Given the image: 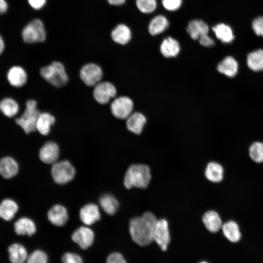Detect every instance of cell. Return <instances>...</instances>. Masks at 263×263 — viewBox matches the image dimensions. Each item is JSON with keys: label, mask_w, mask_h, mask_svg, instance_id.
Segmentation results:
<instances>
[{"label": "cell", "mask_w": 263, "mask_h": 263, "mask_svg": "<svg viewBox=\"0 0 263 263\" xmlns=\"http://www.w3.org/2000/svg\"><path fill=\"white\" fill-rule=\"evenodd\" d=\"M48 256L41 250H36L32 252L27 257L26 263H47Z\"/></svg>", "instance_id": "cell-36"}, {"label": "cell", "mask_w": 263, "mask_h": 263, "mask_svg": "<svg viewBox=\"0 0 263 263\" xmlns=\"http://www.w3.org/2000/svg\"><path fill=\"white\" fill-rule=\"evenodd\" d=\"M19 110L17 102L10 97H6L0 101V111L8 117L15 116Z\"/></svg>", "instance_id": "cell-33"}, {"label": "cell", "mask_w": 263, "mask_h": 263, "mask_svg": "<svg viewBox=\"0 0 263 263\" xmlns=\"http://www.w3.org/2000/svg\"><path fill=\"white\" fill-rule=\"evenodd\" d=\"M106 263H127V262L121 254L113 252L108 256Z\"/></svg>", "instance_id": "cell-40"}, {"label": "cell", "mask_w": 263, "mask_h": 263, "mask_svg": "<svg viewBox=\"0 0 263 263\" xmlns=\"http://www.w3.org/2000/svg\"><path fill=\"white\" fill-rule=\"evenodd\" d=\"M40 73L44 79L56 87H63L68 81L65 68L60 62L54 61L43 67L40 69Z\"/></svg>", "instance_id": "cell-3"}, {"label": "cell", "mask_w": 263, "mask_h": 263, "mask_svg": "<svg viewBox=\"0 0 263 263\" xmlns=\"http://www.w3.org/2000/svg\"><path fill=\"white\" fill-rule=\"evenodd\" d=\"M157 220L150 212H145L141 216L132 219L129 224V231L133 242L140 246L150 244L153 241Z\"/></svg>", "instance_id": "cell-1"}, {"label": "cell", "mask_w": 263, "mask_h": 263, "mask_svg": "<svg viewBox=\"0 0 263 263\" xmlns=\"http://www.w3.org/2000/svg\"><path fill=\"white\" fill-rule=\"evenodd\" d=\"M132 101L127 96H120L114 99L111 104V111L113 115L119 119H127L133 110Z\"/></svg>", "instance_id": "cell-8"}, {"label": "cell", "mask_w": 263, "mask_h": 263, "mask_svg": "<svg viewBox=\"0 0 263 263\" xmlns=\"http://www.w3.org/2000/svg\"><path fill=\"white\" fill-rule=\"evenodd\" d=\"M5 49V42L2 36L0 34V55Z\"/></svg>", "instance_id": "cell-45"}, {"label": "cell", "mask_w": 263, "mask_h": 263, "mask_svg": "<svg viewBox=\"0 0 263 263\" xmlns=\"http://www.w3.org/2000/svg\"><path fill=\"white\" fill-rule=\"evenodd\" d=\"M249 154L254 162H263V142H256L252 144L249 149Z\"/></svg>", "instance_id": "cell-34"}, {"label": "cell", "mask_w": 263, "mask_h": 263, "mask_svg": "<svg viewBox=\"0 0 263 263\" xmlns=\"http://www.w3.org/2000/svg\"><path fill=\"white\" fill-rule=\"evenodd\" d=\"M19 209L17 203L11 199H5L0 203V217L7 221L15 216Z\"/></svg>", "instance_id": "cell-21"}, {"label": "cell", "mask_w": 263, "mask_h": 263, "mask_svg": "<svg viewBox=\"0 0 263 263\" xmlns=\"http://www.w3.org/2000/svg\"><path fill=\"white\" fill-rule=\"evenodd\" d=\"M8 7L6 0H0V15L5 14L8 10Z\"/></svg>", "instance_id": "cell-43"}, {"label": "cell", "mask_w": 263, "mask_h": 263, "mask_svg": "<svg viewBox=\"0 0 263 263\" xmlns=\"http://www.w3.org/2000/svg\"><path fill=\"white\" fill-rule=\"evenodd\" d=\"M187 31L192 39H199L202 36L207 35L209 28L207 24L200 19L190 21L187 27Z\"/></svg>", "instance_id": "cell-17"}, {"label": "cell", "mask_w": 263, "mask_h": 263, "mask_svg": "<svg viewBox=\"0 0 263 263\" xmlns=\"http://www.w3.org/2000/svg\"><path fill=\"white\" fill-rule=\"evenodd\" d=\"M113 40L120 44H127L131 38V31L126 25L122 24L118 25L111 34Z\"/></svg>", "instance_id": "cell-27"}, {"label": "cell", "mask_w": 263, "mask_h": 263, "mask_svg": "<svg viewBox=\"0 0 263 263\" xmlns=\"http://www.w3.org/2000/svg\"><path fill=\"white\" fill-rule=\"evenodd\" d=\"M136 4L141 12L146 14L152 12L157 5L156 0H136Z\"/></svg>", "instance_id": "cell-35"}, {"label": "cell", "mask_w": 263, "mask_h": 263, "mask_svg": "<svg viewBox=\"0 0 263 263\" xmlns=\"http://www.w3.org/2000/svg\"><path fill=\"white\" fill-rule=\"evenodd\" d=\"M252 27L257 35L263 37V17H259L254 19Z\"/></svg>", "instance_id": "cell-39"}, {"label": "cell", "mask_w": 263, "mask_h": 263, "mask_svg": "<svg viewBox=\"0 0 263 263\" xmlns=\"http://www.w3.org/2000/svg\"><path fill=\"white\" fill-rule=\"evenodd\" d=\"M79 75L81 79L86 85L94 87L102 79L103 72L98 65L89 63L81 68Z\"/></svg>", "instance_id": "cell-7"}, {"label": "cell", "mask_w": 263, "mask_h": 263, "mask_svg": "<svg viewBox=\"0 0 263 263\" xmlns=\"http://www.w3.org/2000/svg\"><path fill=\"white\" fill-rule=\"evenodd\" d=\"M16 233L19 235L31 236L36 231L35 223L27 217H22L18 219L14 224Z\"/></svg>", "instance_id": "cell-19"}, {"label": "cell", "mask_w": 263, "mask_h": 263, "mask_svg": "<svg viewBox=\"0 0 263 263\" xmlns=\"http://www.w3.org/2000/svg\"><path fill=\"white\" fill-rule=\"evenodd\" d=\"M19 166L12 157L7 156L0 160V174L5 179L15 176L18 172Z\"/></svg>", "instance_id": "cell-16"}, {"label": "cell", "mask_w": 263, "mask_h": 263, "mask_svg": "<svg viewBox=\"0 0 263 263\" xmlns=\"http://www.w3.org/2000/svg\"><path fill=\"white\" fill-rule=\"evenodd\" d=\"M108 2L112 5H119L123 4L125 0H107Z\"/></svg>", "instance_id": "cell-44"}, {"label": "cell", "mask_w": 263, "mask_h": 263, "mask_svg": "<svg viewBox=\"0 0 263 263\" xmlns=\"http://www.w3.org/2000/svg\"><path fill=\"white\" fill-rule=\"evenodd\" d=\"M25 105L22 114L17 118L15 122L26 133H29L36 130V123L40 112L37 108V102L35 100H27Z\"/></svg>", "instance_id": "cell-4"}, {"label": "cell", "mask_w": 263, "mask_h": 263, "mask_svg": "<svg viewBox=\"0 0 263 263\" xmlns=\"http://www.w3.org/2000/svg\"><path fill=\"white\" fill-rule=\"evenodd\" d=\"M180 50V47L178 42L171 37L165 38L160 45V51L166 57L176 56Z\"/></svg>", "instance_id": "cell-25"}, {"label": "cell", "mask_w": 263, "mask_h": 263, "mask_svg": "<svg viewBox=\"0 0 263 263\" xmlns=\"http://www.w3.org/2000/svg\"><path fill=\"white\" fill-rule=\"evenodd\" d=\"M116 94L114 86L108 81H100L94 86L93 96L101 104H106Z\"/></svg>", "instance_id": "cell-9"}, {"label": "cell", "mask_w": 263, "mask_h": 263, "mask_svg": "<svg viewBox=\"0 0 263 263\" xmlns=\"http://www.w3.org/2000/svg\"><path fill=\"white\" fill-rule=\"evenodd\" d=\"M21 37L23 41L27 43L44 41L46 32L42 21L38 19L30 21L22 29Z\"/></svg>", "instance_id": "cell-5"}, {"label": "cell", "mask_w": 263, "mask_h": 263, "mask_svg": "<svg viewBox=\"0 0 263 263\" xmlns=\"http://www.w3.org/2000/svg\"><path fill=\"white\" fill-rule=\"evenodd\" d=\"M75 172L74 167L67 160L56 162L51 169L52 176L58 184H65L73 180Z\"/></svg>", "instance_id": "cell-6"}, {"label": "cell", "mask_w": 263, "mask_h": 263, "mask_svg": "<svg viewBox=\"0 0 263 263\" xmlns=\"http://www.w3.org/2000/svg\"><path fill=\"white\" fill-rule=\"evenodd\" d=\"M153 241L162 251H166L170 242L168 223L165 219L157 220L153 233Z\"/></svg>", "instance_id": "cell-10"}, {"label": "cell", "mask_w": 263, "mask_h": 263, "mask_svg": "<svg viewBox=\"0 0 263 263\" xmlns=\"http://www.w3.org/2000/svg\"><path fill=\"white\" fill-rule=\"evenodd\" d=\"M99 201L102 209L109 215H113L118 208V201L111 194H106L102 195Z\"/></svg>", "instance_id": "cell-31"}, {"label": "cell", "mask_w": 263, "mask_h": 263, "mask_svg": "<svg viewBox=\"0 0 263 263\" xmlns=\"http://www.w3.org/2000/svg\"><path fill=\"white\" fill-rule=\"evenodd\" d=\"M221 228L224 236L230 242L237 243L240 240L241 233L236 222L229 221L224 224Z\"/></svg>", "instance_id": "cell-24"}, {"label": "cell", "mask_w": 263, "mask_h": 263, "mask_svg": "<svg viewBox=\"0 0 263 263\" xmlns=\"http://www.w3.org/2000/svg\"><path fill=\"white\" fill-rule=\"evenodd\" d=\"M79 217L82 222L87 225L95 223L100 218L98 206L92 203L85 205L80 210Z\"/></svg>", "instance_id": "cell-13"}, {"label": "cell", "mask_w": 263, "mask_h": 263, "mask_svg": "<svg viewBox=\"0 0 263 263\" xmlns=\"http://www.w3.org/2000/svg\"><path fill=\"white\" fill-rule=\"evenodd\" d=\"M9 259L11 263H24L28 256L25 247L21 244L15 243L8 249Z\"/></svg>", "instance_id": "cell-23"}, {"label": "cell", "mask_w": 263, "mask_h": 263, "mask_svg": "<svg viewBox=\"0 0 263 263\" xmlns=\"http://www.w3.org/2000/svg\"><path fill=\"white\" fill-rule=\"evenodd\" d=\"M169 21L165 16L157 15L150 22L149 33L152 36L158 35L164 32L169 27Z\"/></svg>", "instance_id": "cell-30"}, {"label": "cell", "mask_w": 263, "mask_h": 263, "mask_svg": "<svg viewBox=\"0 0 263 263\" xmlns=\"http://www.w3.org/2000/svg\"><path fill=\"white\" fill-rule=\"evenodd\" d=\"M72 239L82 249H85L92 245L94 240V233L87 226H81L74 232Z\"/></svg>", "instance_id": "cell-11"}, {"label": "cell", "mask_w": 263, "mask_h": 263, "mask_svg": "<svg viewBox=\"0 0 263 263\" xmlns=\"http://www.w3.org/2000/svg\"><path fill=\"white\" fill-rule=\"evenodd\" d=\"M212 30L217 38L223 43H231L234 39L232 29L226 24H218L213 27Z\"/></svg>", "instance_id": "cell-29"}, {"label": "cell", "mask_w": 263, "mask_h": 263, "mask_svg": "<svg viewBox=\"0 0 263 263\" xmlns=\"http://www.w3.org/2000/svg\"><path fill=\"white\" fill-rule=\"evenodd\" d=\"M247 64L248 67L254 71L263 70V50L258 49L249 53Z\"/></svg>", "instance_id": "cell-32"}, {"label": "cell", "mask_w": 263, "mask_h": 263, "mask_svg": "<svg viewBox=\"0 0 263 263\" xmlns=\"http://www.w3.org/2000/svg\"><path fill=\"white\" fill-rule=\"evenodd\" d=\"M146 121V118L143 114L135 112L127 118L126 126L130 132L138 134L141 132Z\"/></svg>", "instance_id": "cell-20"}, {"label": "cell", "mask_w": 263, "mask_h": 263, "mask_svg": "<svg viewBox=\"0 0 263 263\" xmlns=\"http://www.w3.org/2000/svg\"><path fill=\"white\" fill-rule=\"evenodd\" d=\"M63 263H83L81 257L78 254L67 252L62 257Z\"/></svg>", "instance_id": "cell-37"}, {"label": "cell", "mask_w": 263, "mask_h": 263, "mask_svg": "<svg viewBox=\"0 0 263 263\" xmlns=\"http://www.w3.org/2000/svg\"><path fill=\"white\" fill-rule=\"evenodd\" d=\"M200 43L205 47H211L214 45V40L207 35L201 36L199 38Z\"/></svg>", "instance_id": "cell-41"}, {"label": "cell", "mask_w": 263, "mask_h": 263, "mask_svg": "<svg viewBox=\"0 0 263 263\" xmlns=\"http://www.w3.org/2000/svg\"><path fill=\"white\" fill-rule=\"evenodd\" d=\"M59 153V150L57 144L53 141H48L40 148L39 157L43 163L54 164L56 162Z\"/></svg>", "instance_id": "cell-12"}, {"label": "cell", "mask_w": 263, "mask_h": 263, "mask_svg": "<svg viewBox=\"0 0 263 263\" xmlns=\"http://www.w3.org/2000/svg\"><path fill=\"white\" fill-rule=\"evenodd\" d=\"M205 176L208 180L212 182H220L224 177L223 168L218 163L210 162L206 167Z\"/></svg>", "instance_id": "cell-28"}, {"label": "cell", "mask_w": 263, "mask_h": 263, "mask_svg": "<svg viewBox=\"0 0 263 263\" xmlns=\"http://www.w3.org/2000/svg\"><path fill=\"white\" fill-rule=\"evenodd\" d=\"M55 122L54 116L49 113H40L36 123V130L43 135H47Z\"/></svg>", "instance_id": "cell-26"}, {"label": "cell", "mask_w": 263, "mask_h": 263, "mask_svg": "<svg viewBox=\"0 0 263 263\" xmlns=\"http://www.w3.org/2000/svg\"><path fill=\"white\" fill-rule=\"evenodd\" d=\"M47 217L51 223L57 226L64 225L68 219L67 209L60 205L53 206L48 211Z\"/></svg>", "instance_id": "cell-14"}, {"label": "cell", "mask_w": 263, "mask_h": 263, "mask_svg": "<svg viewBox=\"0 0 263 263\" xmlns=\"http://www.w3.org/2000/svg\"><path fill=\"white\" fill-rule=\"evenodd\" d=\"M199 263H207V262H205V261H203V262H200Z\"/></svg>", "instance_id": "cell-46"}, {"label": "cell", "mask_w": 263, "mask_h": 263, "mask_svg": "<svg viewBox=\"0 0 263 263\" xmlns=\"http://www.w3.org/2000/svg\"><path fill=\"white\" fill-rule=\"evenodd\" d=\"M31 7L38 10L41 8L45 4L46 0H27Z\"/></svg>", "instance_id": "cell-42"}, {"label": "cell", "mask_w": 263, "mask_h": 263, "mask_svg": "<svg viewBox=\"0 0 263 263\" xmlns=\"http://www.w3.org/2000/svg\"><path fill=\"white\" fill-rule=\"evenodd\" d=\"M7 79L11 86L20 87L23 86L27 81V73L22 67L14 66L8 70Z\"/></svg>", "instance_id": "cell-15"}, {"label": "cell", "mask_w": 263, "mask_h": 263, "mask_svg": "<svg viewBox=\"0 0 263 263\" xmlns=\"http://www.w3.org/2000/svg\"><path fill=\"white\" fill-rule=\"evenodd\" d=\"M218 71L229 77L236 75L238 70V64L232 56L225 57L217 66Z\"/></svg>", "instance_id": "cell-22"}, {"label": "cell", "mask_w": 263, "mask_h": 263, "mask_svg": "<svg viewBox=\"0 0 263 263\" xmlns=\"http://www.w3.org/2000/svg\"><path fill=\"white\" fill-rule=\"evenodd\" d=\"M151 179L149 167L144 164H133L128 169L124 179L125 187L130 189L132 187L146 188Z\"/></svg>", "instance_id": "cell-2"}, {"label": "cell", "mask_w": 263, "mask_h": 263, "mask_svg": "<svg viewBox=\"0 0 263 263\" xmlns=\"http://www.w3.org/2000/svg\"><path fill=\"white\" fill-rule=\"evenodd\" d=\"M202 220L207 229L212 233L218 232L223 225L219 215L213 210L208 211L205 213Z\"/></svg>", "instance_id": "cell-18"}, {"label": "cell", "mask_w": 263, "mask_h": 263, "mask_svg": "<svg viewBox=\"0 0 263 263\" xmlns=\"http://www.w3.org/2000/svg\"><path fill=\"white\" fill-rule=\"evenodd\" d=\"M164 8L167 10L173 11L179 9L182 5V0H162Z\"/></svg>", "instance_id": "cell-38"}]
</instances>
